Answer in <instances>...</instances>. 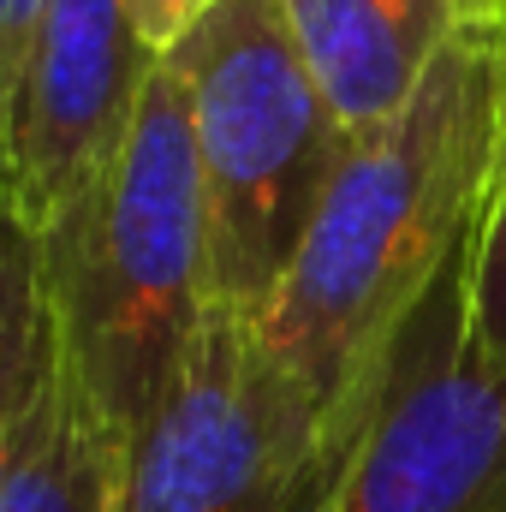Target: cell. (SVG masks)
Masks as SVG:
<instances>
[{
	"label": "cell",
	"mask_w": 506,
	"mask_h": 512,
	"mask_svg": "<svg viewBox=\"0 0 506 512\" xmlns=\"http://www.w3.org/2000/svg\"><path fill=\"white\" fill-rule=\"evenodd\" d=\"M48 358H54V310H48L42 233L0 179V495L18 459L24 417L48 376Z\"/></svg>",
	"instance_id": "9"
},
{
	"label": "cell",
	"mask_w": 506,
	"mask_h": 512,
	"mask_svg": "<svg viewBox=\"0 0 506 512\" xmlns=\"http://www.w3.org/2000/svg\"><path fill=\"white\" fill-rule=\"evenodd\" d=\"M209 6H215V0H131V18H137L143 42H149L155 54H167Z\"/></svg>",
	"instance_id": "12"
},
{
	"label": "cell",
	"mask_w": 506,
	"mask_h": 512,
	"mask_svg": "<svg viewBox=\"0 0 506 512\" xmlns=\"http://www.w3.org/2000/svg\"><path fill=\"white\" fill-rule=\"evenodd\" d=\"M167 60L191 102L215 304L256 316L310 233L346 131L280 0H215Z\"/></svg>",
	"instance_id": "3"
},
{
	"label": "cell",
	"mask_w": 506,
	"mask_h": 512,
	"mask_svg": "<svg viewBox=\"0 0 506 512\" xmlns=\"http://www.w3.org/2000/svg\"><path fill=\"white\" fill-rule=\"evenodd\" d=\"M506 120V30L459 24L417 96L346 137L274 298L251 316L274 370L304 393L334 453L381 352L465 251Z\"/></svg>",
	"instance_id": "1"
},
{
	"label": "cell",
	"mask_w": 506,
	"mask_h": 512,
	"mask_svg": "<svg viewBox=\"0 0 506 512\" xmlns=\"http://www.w3.org/2000/svg\"><path fill=\"white\" fill-rule=\"evenodd\" d=\"M453 24H471V30H506V0H453Z\"/></svg>",
	"instance_id": "13"
},
{
	"label": "cell",
	"mask_w": 506,
	"mask_h": 512,
	"mask_svg": "<svg viewBox=\"0 0 506 512\" xmlns=\"http://www.w3.org/2000/svg\"><path fill=\"white\" fill-rule=\"evenodd\" d=\"M42 12H48V0H0V126H6V108H12L18 78H24V66H30Z\"/></svg>",
	"instance_id": "11"
},
{
	"label": "cell",
	"mask_w": 506,
	"mask_h": 512,
	"mask_svg": "<svg viewBox=\"0 0 506 512\" xmlns=\"http://www.w3.org/2000/svg\"><path fill=\"white\" fill-rule=\"evenodd\" d=\"M310 512H506V358L465 310V251L399 322Z\"/></svg>",
	"instance_id": "4"
},
{
	"label": "cell",
	"mask_w": 506,
	"mask_h": 512,
	"mask_svg": "<svg viewBox=\"0 0 506 512\" xmlns=\"http://www.w3.org/2000/svg\"><path fill=\"white\" fill-rule=\"evenodd\" d=\"M155 60L131 0H48L6 108V185L36 233L120 149Z\"/></svg>",
	"instance_id": "6"
},
{
	"label": "cell",
	"mask_w": 506,
	"mask_h": 512,
	"mask_svg": "<svg viewBox=\"0 0 506 512\" xmlns=\"http://www.w3.org/2000/svg\"><path fill=\"white\" fill-rule=\"evenodd\" d=\"M60 352L126 453L215 310L209 203L179 66L161 54L120 149L42 227Z\"/></svg>",
	"instance_id": "2"
},
{
	"label": "cell",
	"mask_w": 506,
	"mask_h": 512,
	"mask_svg": "<svg viewBox=\"0 0 506 512\" xmlns=\"http://www.w3.org/2000/svg\"><path fill=\"white\" fill-rule=\"evenodd\" d=\"M346 137L393 120L447 48L453 0H280Z\"/></svg>",
	"instance_id": "7"
},
{
	"label": "cell",
	"mask_w": 506,
	"mask_h": 512,
	"mask_svg": "<svg viewBox=\"0 0 506 512\" xmlns=\"http://www.w3.org/2000/svg\"><path fill=\"white\" fill-rule=\"evenodd\" d=\"M465 310H471L477 340L506 358V120H501L489 185H483L477 227L465 239Z\"/></svg>",
	"instance_id": "10"
},
{
	"label": "cell",
	"mask_w": 506,
	"mask_h": 512,
	"mask_svg": "<svg viewBox=\"0 0 506 512\" xmlns=\"http://www.w3.org/2000/svg\"><path fill=\"white\" fill-rule=\"evenodd\" d=\"M328 441L251 316L215 304L161 405L120 453L114 512H310Z\"/></svg>",
	"instance_id": "5"
},
{
	"label": "cell",
	"mask_w": 506,
	"mask_h": 512,
	"mask_svg": "<svg viewBox=\"0 0 506 512\" xmlns=\"http://www.w3.org/2000/svg\"><path fill=\"white\" fill-rule=\"evenodd\" d=\"M0 179H6V126H0Z\"/></svg>",
	"instance_id": "14"
},
{
	"label": "cell",
	"mask_w": 506,
	"mask_h": 512,
	"mask_svg": "<svg viewBox=\"0 0 506 512\" xmlns=\"http://www.w3.org/2000/svg\"><path fill=\"white\" fill-rule=\"evenodd\" d=\"M114 483H120V447L102 435L54 334V358L24 417L0 512H114Z\"/></svg>",
	"instance_id": "8"
}]
</instances>
